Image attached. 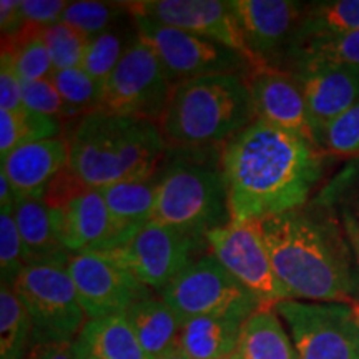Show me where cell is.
I'll return each instance as SVG.
<instances>
[{
    "label": "cell",
    "instance_id": "c3c4849f",
    "mask_svg": "<svg viewBox=\"0 0 359 359\" xmlns=\"http://www.w3.org/2000/svg\"><path fill=\"white\" fill-rule=\"evenodd\" d=\"M88 359H95V358H92V356H90V358H88Z\"/></svg>",
    "mask_w": 359,
    "mask_h": 359
},
{
    "label": "cell",
    "instance_id": "cb8c5ba5",
    "mask_svg": "<svg viewBox=\"0 0 359 359\" xmlns=\"http://www.w3.org/2000/svg\"><path fill=\"white\" fill-rule=\"evenodd\" d=\"M236 354L240 359H299L275 306H262L245 321Z\"/></svg>",
    "mask_w": 359,
    "mask_h": 359
},
{
    "label": "cell",
    "instance_id": "e0dca14e",
    "mask_svg": "<svg viewBox=\"0 0 359 359\" xmlns=\"http://www.w3.org/2000/svg\"><path fill=\"white\" fill-rule=\"evenodd\" d=\"M52 213L57 235L70 255L103 253L132 236L115 222L100 190L95 188H83Z\"/></svg>",
    "mask_w": 359,
    "mask_h": 359
},
{
    "label": "cell",
    "instance_id": "836d02e7",
    "mask_svg": "<svg viewBox=\"0 0 359 359\" xmlns=\"http://www.w3.org/2000/svg\"><path fill=\"white\" fill-rule=\"evenodd\" d=\"M40 35L52 58L53 69L69 70L82 65L88 39L79 30L72 29L64 22H57V24L40 29Z\"/></svg>",
    "mask_w": 359,
    "mask_h": 359
},
{
    "label": "cell",
    "instance_id": "5b68a950",
    "mask_svg": "<svg viewBox=\"0 0 359 359\" xmlns=\"http://www.w3.org/2000/svg\"><path fill=\"white\" fill-rule=\"evenodd\" d=\"M230 222L222 147L175 150L172 160L161 167L150 223L205 236Z\"/></svg>",
    "mask_w": 359,
    "mask_h": 359
},
{
    "label": "cell",
    "instance_id": "f6af8a7d",
    "mask_svg": "<svg viewBox=\"0 0 359 359\" xmlns=\"http://www.w3.org/2000/svg\"><path fill=\"white\" fill-rule=\"evenodd\" d=\"M160 359H190V358H188L187 354L183 353L182 349H180V346H178V348L172 349V351H168L167 354H165V356H161Z\"/></svg>",
    "mask_w": 359,
    "mask_h": 359
},
{
    "label": "cell",
    "instance_id": "9a60e30c",
    "mask_svg": "<svg viewBox=\"0 0 359 359\" xmlns=\"http://www.w3.org/2000/svg\"><path fill=\"white\" fill-rule=\"evenodd\" d=\"M130 15H140L230 47L251 58L228 2L219 0H137L125 2Z\"/></svg>",
    "mask_w": 359,
    "mask_h": 359
},
{
    "label": "cell",
    "instance_id": "74e56055",
    "mask_svg": "<svg viewBox=\"0 0 359 359\" xmlns=\"http://www.w3.org/2000/svg\"><path fill=\"white\" fill-rule=\"evenodd\" d=\"M0 110H25L24 100H22V79L7 52H2L0 55Z\"/></svg>",
    "mask_w": 359,
    "mask_h": 359
},
{
    "label": "cell",
    "instance_id": "6da1fadb",
    "mask_svg": "<svg viewBox=\"0 0 359 359\" xmlns=\"http://www.w3.org/2000/svg\"><path fill=\"white\" fill-rule=\"evenodd\" d=\"M231 222L266 219L303 208L323 173L321 148L255 120L222 147Z\"/></svg>",
    "mask_w": 359,
    "mask_h": 359
},
{
    "label": "cell",
    "instance_id": "7dc6e473",
    "mask_svg": "<svg viewBox=\"0 0 359 359\" xmlns=\"http://www.w3.org/2000/svg\"><path fill=\"white\" fill-rule=\"evenodd\" d=\"M219 359H240V358H238L236 353H233V354H230V356H224V358H219Z\"/></svg>",
    "mask_w": 359,
    "mask_h": 359
},
{
    "label": "cell",
    "instance_id": "7c38bea8",
    "mask_svg": "<svg viewBox=\"0 0 359 359\" xmlns=\"http://www.w3.org/2000/svg\"><path fill=\"white\" fill-rule=\"evenodd\" d=\"M206 245L205 236L193 235L158 223H148L114 250L103 251L107 258L143 283L147 288L161 291L175 280Z\"/></svg>",
    "mask_w": 359,
    "mask_h": 359
},
{
    "label": "cell",
    "instance_id": "52a82bcc",
    "mask_svg": "<svg viewBox=\"0 0 359 359\" xmlns=\"http://www.w3.org/2000/svg\"><path fill=\"white\" fill-rule=\"evenodd\" d=\"M12 288L32 321V339H75L87 325L67 264L25 266Z\"/></svg>",
    "mask_w": 359,
    "mask_h": 359
},
{
    "label": "cell",
    "instance_id": "30bf717a",
    "mask_svg": "<svg viewBox=\"0 0 359 359\" xmlns=\"http://www.w3.org/2000/svg\"><path fill=\"white\" fill-rule=\"evenodd\" d=\"M172 90L158 57L138 37L103 83L98 110L160 123Z\"/></svg>",
    "mask_w": 359,
    "mask_h": 359
},
{
    "label": "cell",
    "instance_id": "8d00e7d4",
    "mask_svg": "<svg viewBox=\"0 0 359 359\" xmlns=\"http://www.w3.org/2000/svg\"><path fill=\"white\" fill-rule=\"evenodd\" d=\"M22 100L27 110L35 114L52 116L62 122L64 118H72L65 102L60 93L53 87L52 80H35V82H22Z\"/></svg>",
    "mask_w": 359,
    "mask_h": 359
},
{
    "label": "cell",
    "instance_id": "d6a6232c",
    "mask_svg": "<svg viewBox=\"0 0 359 359\" xmlns=\"http://www.w3.org/2000/svg\"><path fill=\"white\" fill-rule=\"evenodd\" d=\"M285 57L290 58L291 64L330 62V64L359 67V30L336 37L309 40L298 47L290 48Z\"/></svg>",
    "mask_w": 359,
    "mask_h": 359
},
{
    "label": "cell",
    "instance_id": "bcb514c9",
    "mask_svg": "<svg viewBox=\"0 0 359 359\" xmlns=\"http://www.w3.org/2000/svg\"><path fill=\"white\" fill-rule=\"evenodd\" d=\"M353 309H354V314H356V320L359 325V304H353Z\"/></svg>",
    "mask_w": 359,
    "mask_h": 359
},
{
    "label": "cell",
    "instance_id": "83f0119b",
    "mask_svg": "<svg viewBox=\"0 0 359 359\" xmlns=\"http://www.w3.org/2000/svg\"><path fill=\"white\" fill-rule=\"evenodd\" d=\"M32 321L12 286L0 288V359H27Z\"/></svg>",
    "mask_w": 359,
    "mask_h": 359
},
{
    "label": "cell",
    "instance_id": "3957f363",
    "mask_svg": "<svg viewBox=\"0 0 359 359\" xmlns=\"http://www.w3.org/2000/svg\"><path fill=\"white\" fill-rule=\"evenodd\" d=\"M67 143L69 168L95 190L156 172L168 151L158 123L105 110L79 118Z\"/></svg>",
    "mask_w": 359,
    "mask_h": 359
},
{
    "label": "cell",
    "instance_id": "4fadbf2b",
    "mask_svg": "<svg viewBox=\"0 0 359 359\" xmlns=\"http://www.w3.org/2000/svg\"><path fill=\"white\" fill-rule=\"evenodd\" d=\"M67 269L88 320L120 316L151 296L150 288L102 253L72 255Z\"/></svg>",
    "mask_w": 359,
    "mask_h": 359
},
{
    "label": "cell",
    "instance_id": "f1b7e54d",
    "mask_svg": "<svg viewBox=\"0 0 359 359\" xmlns=\"http://www.w3.org/2000/svg\"><path fill=\"white\" fill-rule=\"evenodd\" d=\"M60 127L57 118L32 110H0V158H6L11 151L27 143L58 138Z\"/></svg>",
    "mask_w": 359,
    "mask_h": 359
},
{
    "label": "cell",
    "instance_id": "5bb4252c",
    "mask_svg": "<svg viewBox=\"0 0 359 359\" xmlns=\"http://www.w3.org/2000/svg\"><path fill=\"white\" fill-rule=\"evenodd\" d=\"M243 42L257 65L278 67L308 4L293 0H228Z\"/></svg>",
    "mask_w": 359,
    "mask_h": 359
},
{
    "label": "cell",
    "instance_id": "484cf974",
    "mask_svg": "<svg viewBox=\"0 0 359 359\" xmlns=\"http://www.w3.org/2000/svg\"><path fill=\"white\" fill-rule=\"evenodd\" d=\"M79 338L95 359H151L123 314L88 320Z\"/></svg>",
    "mask_w": 359,
    "mask_h": 359
},
{
    "label": "cell",
    "instance_id": "b9f144b4",
    "mask_svg": "<svg viewBox=\"0 0 359 359\" xmlns=\"http://www.w3.org/2000/svg\"><path fill=\"white\" fill-rule=\"evenodd\" d=\"M356 187L354 193H348V198L343 206V223L344 228H359V175L351 177Z\"/></svg>",
    "mask_w": 359,
    "mask_h": 359
},
{
    "label": "cell",
    "instance_id": "ba28073f",
    "mask_svg": "<svg viewBox=\"0 0 359 359\" xmlns=\"http://www.w3.org/2000/svg\"><path fill=\"white\" fill-rule=\"evenodd\" d=\"M158 293L183 323L215 314H240L250 318L264 306L212 253L191 262Z\"/></svg>",
    "mask_w": 359,
    "mask_h": 359
},
{
    "label": "cell",
    "instance_id": "f546056e",
    "mask_svg": "<svg viewBox=\"0 0 359 359\" xmlns=\"http://www.w3.org/2000/svg\"><path fill=\"white\" fill-rule=\"evenodd\" d=\"M2 52L12 57L22 82L50 80L55 72L39 27L25 25L15 37L2 39Z\"/></svg>",
    "mask_w": 359,
    "mask_h": 359
},
{
    "label": "cell",
    "instance_id": "44dd1931",
    "mask_svg": "<svg viewBox=\"0 0 359 359\" xmlns=\"http://www.w3.org/2000/svg\"><path fill=\"white\" fill-rule=\"evenodd\" d=\"M246 316L215 314L183 323L180 349L190 359H219L236 353Z\"/></svg>",
    "mask_w": 359,
    "mask_h": 359
},
{
    "label": "cell",
    "instance_id": "8992f818",
    "mask_svg": "<svg viewBox=\"0 0 359 359\" xmlns=\"http://www.w3.org/2000/svg\"><path fill=\"white\" fill-rule=\"evenodd\" d=\"M132 17L138 37L158 57L173 87L210 75L236 74L245 77L255 67L241 53L213 40L140 15Z\"/></svg>",
    "mask_w": 359,
    "mask_h": 359
},
{
    "label": "cell",
    "instance_id": "9c48e42d",
    "mask_svg": "<svg viewBox=\"0 0 359 359\" xmlns=\"http://www.w3.org/2000/svg\"><path fill=\"white\" fill-rule=\"evenodd\" d=\"M275 311L299 359H359V325L349 304L285 299Z\"/></svg>",
    "mask_w": 359,
    "mask_h": 359
},
{
    "label": "cell",
    "instance_id": "7402d4cb",
    "mask_svg": "<svg viewBox=\"0 0 359 359\" xmlns=\"http://www.w3.org/2000/svg\"><path fill=\"white\" fill-rule=\"evenodd\" d=\"M123 316L151 359H160L180 346L183 321L161 298L140 299Z\"/></svg>",
    "mask_w": 359,
    "mask_h": 359
},
{
    "label": "cell",
    "instance_id": "4316f807",
    "mask_svg": "<svg viewBox=\"0 0 359 359\" xmlns=\"http://www.w3.org/2000/svg\"><path fill=\"white\" fill-rule=\"evenodd\" d=\"M122 22L111 27L107 32L87 40V47H85L83 60L80 67L102 85L107 82L111 72L122 60L125 52L138 39L135 22L132 27H123Z\"/></svg>",
    "mask_w": 359,
    "mask_h": 359
},
{
    "label": "cell",
    "instance_id": "2e32d148",
    "mask_svg": "<svg viewBox=\"0 0 359 359\" xmlns=\"http://www.w3.org/2000/svg\"><path fill=\"white\" fill-rule=\"evenodd\" d=\"M245 82L257 120L298 135L318 147L303 88L290 70L255 65L245 75Z\"/></svg>",
    "mask_w": 359,
    "mask_h": 359
},
{
    "label": "cell",
    "instance_id": "7bdbcfd3",
    "mask_svg": "<svg viewBox=\"0 0 359 359\" xmlns=\"http://www.w3.org/2000/svg\"><path fill=\"white\" fill-rule=\"evenodd\" d=\"M17 205V193L6 173L0 172V213H13Z\"/></svg>",
    "mask_w": 359,
    "mask_h": 359
},
{
    "label": "cell",
    "instance_id": "f35d334b",
    "mask_svg": "<svg viewBox=\"0 0 359 359\" xmlns=\"http://www.w3.org/2000/svg\"><path fill=\"white\" fill-rule=\"evenodd\" d=\"M90 354L80 338L69 341L32 339L27 359H88Z\"/></svg>",
    "mask_w": 359,
    "mask_h": 359
},
{
    "label": "cell",
    "instance_id": "1f68e13d",
    "mask_svg": "<svg viewBox=\"0 0 359 359\" xmlns=\"http://www.w3.org/2000/svg\"><path fill=\"white\" fill-rule=\"evenodd\" d=\"M52 83L65 102L72 118L90 114L100 109L103 85L90 77L82 67L69 70H55L52 75Z\"/></svg>",
    "mask_w": 359,
    "mask_h": 359
},
{
    "label": "cell",
    "instance_id": "ffe728a7",
    "mask_svg": "<svg viewBox=\"0 0 359 359\" xmlns=\"http://www.w3.org/2000/svg\"><path fill=\"white\" fill-rule=\"evenodd\" d=\"M24 246L25 266L67 264L72 255L57 235L52 210L40 198H17L13 210Z\"/></svg>",
    "mask_w": 359,
    "mask_h": 359
},
{
    "label": "cell",
    "instance_id": "e575fe53",
    "mask_svg": "<svg viewBox=\"0 0 359 359\" xmlns=\"http://www.w3.org/2000/svg\"><path fill=\"white\" fill-rule=\"evenodd\" d=\"M318 147L336 155H359V100L318 133Z\"/></svg>",
    "mask_w": 359,
    "mask_h": 359
},
{
    "label": "cell",
    "instance_id": "d590c367",
    "mask_svg": "<svg viewBox=\"0 0 359 359\" xmlns=\"http://www.w3.org/2000/svg\"><path fill=\"white\" fill-rule=\"evenodd\" d=\"M25 268L24 246L13 213H0V271L2 285L12 286Z\"/></svg>",
    "mask_w": 359,
    "mask_h": 359
},
{
    "label": "cell",
    "instance_id": "7a4b0ae2",
    "mask_svg": "<svg viewBox=\"0 0 359 359\" xmlns=\"http://www.w3.org/2000/svg\"><path fill=\"white\" fill-rule=\"evenodd\" d=\"M271 263L291 299L346 303L359 288L353 253L325 213L303 208L263 219Z\"/></svg>",
    "mask_w": 359,
    "mask_h": 359
},
{
    "label": "cell",
    "instance_id": "277c9868",
    "mask_svg": "<svg viewBox=\"0 0 359 359\" xmlns=\"http://www.w3.org/2000/svg\"><path fill=\"white\" fill-rule=\"evenodd\" d=\"M257 120L243 75L200 77L175 85L158 127L168 150L223 147Z\"/></svg>",
    "mask_w": 359,
    "mask_h": 359
},
{
    "label": "cell",
    "instance_id": "d6986e66",
    "mask_svg": "<svg viewBox=\"0 0 359 359\" xmlns=\"http://www.w3.org/2000/svg\"><path fill=\"white\" fill-rule=\"evenodd\" d=\"M69 167V143L50 138L22 145L2 158L0 172L6 173L17 198H43V193L58 173Z\"/></svg>",
    "mask_w": 359,
    "mask_h": 359
},
{
    "label": "cell",
    "instance_id": "8fae6325",
    "mask_svg": "<svg viewBox=\"0 0 359 359\" xmlns=\"http://www.w3.org/2000/svg\"><path fill=\"white\" fill-rule=\"evenodd\" d=\"M205 241L219 264L264 306L291 299L273 268L259 219L230 222L206 233Z\"/></svg>",
    "mask_w": 359,
    "mask_h": 359
},
{
    "label": "cell",
    "instance_id": "603a6c76",
    "mask_svg": "<svg viewBox=\"0 0 359 359\" xmlns=\"http://www.w3.org/2000/svg\"><path fill=\"white\" fill-rule=\"evenodd\" d=\"M161 167L156 172L132 180L114 183V185L100 188L109 212L115 222L133 233L151 222L158 195Z\"/></svg>",
    "mask_w": 359,
    "mask_h": 359
},
{
    "label": "cell",
    "instance_id": "ab89813d",
    "mask_svg": "<svg viewBox=\"0 0 359 359\" xmlns=\"http://www.w3.org/2000/svg\"><path fill=\"white\" fill-rule=\"evenodd\" d=\"M20 7L25 25L45 29V27L62 20L69 2H64V0H20Z\"/></svg>",
    "mask_w": 359,
    "mask_h": 359
},
{
    "label": "cell",
    "instance_id": "d4e9b609",
    "mask_svg": "<svg viewBox=\"0 0 359 359\" xmlns=\"http://www.w3.org/2000/svg\"><path fill=\"white\" fill-rule=\"evenodd\" d=\"M358 30L359 0L311 2L304 8V13L293 39H291L288 50L304 42H309V40L336 37V35L358 32Z\"/></svg>",
    "mask_w": 359,
    "mask_h": 359
},
{
    "label": "cell",
    "instance_id": "4dcf8cb0",
    "mask_svg": "<svg viewBox=\"0 0 359 359\" xmlns=\"http://www.w3.org/2000/svg\"><path fill=\"white\" fill-rule=\"evenodd\" d=\"M125 15H130L125 2L80 0V2H69L60 22L79 30L87 39H92L120 24Z\"/></svg>",
    "mask_w": 359,
    "mask_h": 359
},
{
    "label": "cell",
    "instance_id": "60d3db41",
    "mask_svg": "<svg viewBox=\"0 0 359 359\" xmlns=\"http://www.w3.org/2000/svg\"><path fill=\"white\" fill-rule=\"evenodd\" d=\"M25 27L20 0H2L0 2V30L2 39L15 37Z\"/></svg>",
    "mask_w": 359,
    "mask_h": 359
},
{
    "label": "cell",
    "instance_id": "ac0fdd59",
    "mask_svg": "<svg viewBox=\"0 0 359 359\" xmlns=\"http://www.w3.org/2000/svg\"><path fill=\"white\" fill-rule=\"evenodd\" d=\"M302 85L314 135L359 100V67L303 62L290 70ZM318 143V142H316Z\"/></svg>",
    "mask_w": 359,
    "mask_h": 359
},
{
    "label": "cell",
    "instance_id": "ee69618b",
    "mask_svg": "<svg viewBox=\"0 0 359 359\" xmlns=\"http://www.w3.org/2000/svg\"><path fill=\"white\" fill-rule=\"evenodd\" d=\"M346 235L351 243L354 258H356V264L359 268V228H346Z\"/></svg>",
    "mask_w": 359,
    "mask_h": 359
}]
</instances>
